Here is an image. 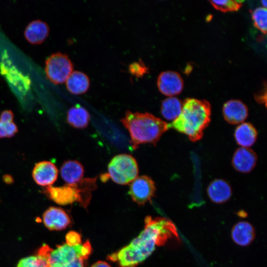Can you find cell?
<instances>
[{
	"instance_id": "d4e9b609",
	"label": "cell",
	"mask_w": 267,
	"mask_h": 267,
	"mask_svg": "<svg viewBox=\"0 0 267 267\" xmlns=\"http://www.w3.org/2000/svg\"><path fill=\"white\" fill-rule=\"evenodd\" d=\"M210 2L215 8L223 12L236 11L241 6L240 1L233 0H210Z\"/></svg>"
},
{
	"instance_id": "6da1fadb",
	"label": "cell",
	"mask_w": 267,
	"mask_h": 267,
	"mask_svg": "<svg viewBox=\"0 0 267 267\" xmlns=\"http://www.w3.org/2000/svg\"><path fill=\"white\" fill-rule=\"evenodd\" d=\"M179 241L174 223L164 218L148 216L145 219L144 229L127 246L110 255L109 260L116 262L119 267H136L155 250L164 245L171 239Z\"/></svg>"
},
{
	"instance_id": "cb8c5ba5",
	"label": "cell",
	"mask_w": 267,
	"mask_h": 267,
	"mask_svg": "<svg viewBox=\"0 0 267 267\" xmlns=\"http://www.w3.org/2000/svg\"><path fill=\"white\" fill-rule=\"evenodd\" d=\"M17 267H49L46 259L38 254L37 256L26 257L21 260Z\"/></svg>"
},
{
	"instance_id": "5bb4252c",
	"label": "cell",
	"mask_w": 267,
	"mask_h": 267,
	"mask_svg": "<svg viewBox=\"0 0 267 267\" xmlns=\"http://www.w3.org/2000/svg\"><path fill=\"white\" fill-rule=\"evenodd\" d=\"M43 218L44 225L50 230H63L71 222L69 216L66 212L57 207L49 208L44 213Z\"/></svg>"
},
{
	"instance_id": "7a4b0ae2",
	"label": "cell",
	"mask_w": 267,
	"mask_h": 267,
	"mask_svg": "<svg viewBox=\"0 0 267 267\" xmlns=\"http://www.w3.org/2000/svg\"><path fill=\"white\" fill-rule=\"evenodd\" d=\"M121 122L130 133L134 149L142 144L155 146L162 134L169 129V124L148 112L128 110Z\"/></svg>"
},
{
	"instance_id": "7402d4cb",
	"label": "cell",
	"mask_w": 267,
	"mask_h": 267,
	"mask_svg": "<svg viewBox=\"0 0 267 267\" xmlns=\"http://www.w3.org/2000/svg\"><path fill=\"white\" fill-rule=\"evenodd\" d=\"M182 107V103L179 99L169 97L162 102L161 113L165 119L173 122L180 115Z\"/></svg>"
},
{
	"instance_id": "83f0119b",
	"label": "cell",
	"mask_w": 267,
	"mask_h": 267,
	"mask_svg": "<svg viewBox=\"0 0 267 267\" xmlns=\"http://www.w3.org/2000/svg\"><path fill=\"white\" fill-rule=\"evenodd\" d=\"M66 241L67 244L70 246L81 244V236L78 233L71 231L66 235Z\"/></svg>"
},
{
	"instance_id": "3957f363",
	"label": "cell",
	"mask_w": 267,
	"mask_h": 267,
	"mask_svg": "<svg viewBox=\"0 0 267 267\" xmlns=\"http://www.w3.org/2000/svg\"><path fill=\"white\" fill-rule=\"evenodd\" d=\"M211 105L205 100L187 98L179 116L169 124V128L186 135L192 141L200 140L211 120Z\"/></svg>"
},
{
	"instance_id": "52a82bcc",
	"label": "cell",
	"mask_w": 267,
	"mask_h": 267,
	"mask_svg": "<svg viewBox=\"0 0 267 267\" xmlns=\"http://www.w3.org/2000/svg\"><path fill=\"white\" fill-rule=\"evenodd\" d=\"M0 73L19 97L23 98L27 95L31 88V79L13 64L6 51L1 57Z\"/></svg>"
},
{
	"instance_id": "1f68e13d",
	"label": "cell",
	"mask_w": 267,
	"mask_h": 267,
	"mask_svg": "<svg viewBox=\"0 0 267 267\" xmlns=\"http://www.w3.org/2000/svg\"><path fill=\"white\" fill-rule=\"evenodd\" d=\"M261 2H262V4L263 7L267 8V0H262L261 1Z\"/></svg>"
},
{
	"instance_id": "44dd1931",
	"label": "cell",
	"mask_w": 267,
	"mask_h": 267,
	"mask_svg": "<svg viewBox=\"0 0 267 267\" xmlns=\"http://www.w3.org/2000/svg\"><path fill=\"white\" fill-rule=\"evenodd\" d=\"M90 115L84 107L76 105L71 107L67 112V121L70 125L76 129H84L89 123Z\"/></svg>"
},
{
	"instance_id": "f546056e",
	"label": "cell",
	"mask_w": 267,
	"mask_h": 267,
	"mask_svg": "<svg viewBox=\"0 0 267 267\" xmlns=\"http://www.w3.org/2000/svg\"><path fill=\"white\" fill-rule=\"evenodd\" d=\"M84 260L83 258H79L65 265L51 267H84Z\"/></svg>"
},
{
	"instance_id": "4316f807",
	"label": "cell",
	"mask_w": 267,
	"mask_h": 267,
	"mask_svg": "<svg viewBox=\"0 0 267 267\" xmlns=\"http://www.w3.org/2000/svg\"><path fill=\"white\" fill-rule=\"evenodd\" d=\"M129 69L130 72L136 77L143 76L148 71V69L141 60L131 64Z\"/></svg>"
},
{
	"instance_id": "2e32d148",
	"label": "cell",
	"mask_w": 267,
	"mask_h": 267,
	"mask_svg": "<svg viewBox=\"0 0 267 267\" xmlns=\"http://www.w3.org/2000/svg\"><path fill=\"white\" fill-rule=\"evenodd\" d=\"M207 194L212 202L217 204H222L230 198L232 190L230 185L226 181L222 179H216L209 185Z\"/></svg>"
},
{
	"instance_id": "5b68a950",
	"label": "cell",
	"mask_w": 267,
	"mask_h": 267,
	"mask_svg": "<svg viewBox=\"0 0 267 267\" xmlns=\"http://www.w3.org/2000/svg\"><path fill=\"white\" fill-rule=\"evenodd\" d=\"M91 245L89 241L83 244L70 246L67 244L58 246L55 250L47 245L43 246L38 254L45 257L49 267L63 266L69 264L77 259L86 260L91 253Z\"/></svg>"
},
{
	"instance_id": "ffe728a7",
	"label": "cell",
	"mask_w": 267,
	"mask_h": 267,
	"mask_svg": "<svg viewBox=\"0 0 267 267\" xmlns=\"http://www.w3.org/2000/svg\"><path fill=\"white\" fill-rule=\"evenodd\" d=\"M258 133L252 124L243 123L237 127L234 132L235 139L242 147L251 146L256 141Z\"/></svg>"
},
{
	"instance_id": "9c48e42d",
	"label": "cell",
	"mask_w": 267,
	"mask_h": 267,
	"mask_svg": "<svg viewBox=\"0 0 267 267\" xmlns=\"http://www.w3.org/2000/svg\"><path fill=\"white\" fill-rule=\"evenodd\" d=\"M156 190L154 180L150 177L143 175L137 177L131 182L129 194L134 202L138 205H143L151 201Z\"/></svg>"
},
{
	"instance_id": "f1b7e54d",
	"label": "cell",
	"mask_w": 267,
	"mask_h": 267,
	"mask_svg": "<svg viewBox=\"0 0 267 267\" xmlns=\"http://www.w3.org/2000/svg\"><path fill=\"white\" fill-rule=\"evenodd\" d=\"M14 119V114L11 110H4L0 115V121L12 122Z\"/></svg>"
},
{
	"instance_id": "9a60e30c",
	"label": "cell",
	"mask_w": 267,
	"mask_h": 267,
	"mask_svg": "<svg viewBox=\"0 0 267 267\" xmlns=\"http://www.w3.org/2000/svg\"><path fill=\"white\" fill-rule=\"evenodd\" d=\"M231 235L232 240L237 245L247 246L254 240L255 237V230L250 222L241 221L233 226Z\"/></svg>"
},
{
	"instance_id": "4dcf8cb0",
	"label": "cell",
	"mask_w": 267,
	"mask_h": 267,
	"mask_svg": "<svg viewBox=\"0 0 267 267\" xmlns=\"http://www.w3.org/2000/svg\"><path fill=\"white\" fill-rule=\"evenodd\" d=\"M91 267H111L106 262L103 261H98L92 265Z\"/></svg>"
},
{
	"instance_id": "e0dca14e",
	"label": "cell",
	"mask_w": 267,
	"mask_h": 267,
	"mask_svg": "<svg viewBox=\"0 0 267 267\" xmlns=\"http://www.w3.org/2000/svg\"><path fill=\"white\" fill-rule=\"evenodd\" d=\"M49 29L47 24L39 20L30 22L24 31L26 40L31 44L43 43L48 35Z\"/></svg>"
},
{
	"instance_id": "8992f818",
	"label": "cell",
	"mask_w": 267,
	"mask_h": 267,
	"mask_svg": "<svg viewBox=\"0 0 267 267\" xmlns=\"http://www.w3.org/2000/svg\"><path fill=\"white\" fill-rule=\"evenodd\" d=\"M109 177L115 183L125 185L131 182L138 174L135 159L128 154L115 156L108 165Z\"/></svg>"
},
{
	"instance_id": "d6986e66",
	"label": "cell",
	"mask_w": 267,
	"mask_h": 267,
	"mask_svg": "<svg viewBox=\"0 0 267 267\" xmlns=\"http://www.w3.org/2000/svg\"><path fill=\"white\" fill-rule=\"evenodd\" d=\"M89 84V79L88 76L79 71H72L66 80L67 89L74 94H80L87 92Z\"/></svg>"
},
{
	"instance_id": "4fadbf2b",
	"label": "cell",
	"mask_w": 267,
	"mask_h": 267,
	"mask_svg": "<svg viewBox=\"0 0 267 267\" xmlns=\"http://www.w3.org/2000/svg\"><path fill=\"white\" fill-rule=\"evenodd\" d=\"M257 156L252 149L240 147L235 151L232 159V165L237 171L247 173L255 167Z\"/></svg>"
},
{
	"instance_id": "ba28073f",
	"label": "cell",
	"mask_w": 267,
	"mask_h": 267,
	"mask_svg": "<svg viewBox=\"0 0 267 267\" xmlns=\"http://www.w3.org/2000/svg\"><path fill=\"white\" fill-rule=\"evenodd\" d=\"M73 64L68 56L57 52L46 60L45 72L46 77L54 84H62L73 71Z\"/></svg>"
},
{
	"instance_id": "30bf717a",
	"label": "cell",
	"mask_w": 267,
	"mask_h": 267,
	"mask_svg": "<svg viewBox=\"0 0 267 267\" xmlns=\"http://www.w3.org/2000/svg\"><path fill=\"white\" fill-rule=\"evenodd\" d=\"M157 86L162 94L173 97L181 92L183 88V82L178 73L167 71L162 72L159 75Z\"/></svg>"
},
{
	"instance_id": "603a6c76",
	"label": "cell",
	"mask_w": 267,
	"mask_h": 267,
	"mask_svg": "<svg viewBox=\"0 0 267 267\" xmlns=\"http://www.w3.org/2000/svg\"><path fill=\"white\" fill-rule=\"evenodd\" d=\"M252 17L255 27L264 34H266L267 27V8L260 7L252 12Z\"/></svg>"
},
{
	"instance_id": "8fae6325",
	"label": "cell",
	"mask_w": 267,
	"mask_h": 267,
	"mask_svg": "<svg viewBox=\"0 0 267 267\" xmlns=\"http://www.w3.org/2000/svg\"><path fill=\"white\" fill-rule=\"evenodd\" d=\"M58 174L56 166L48 161L37 163L32 171V177L35 182L45 187L50 186L55 182Z\"/></svg>"
},
{
	"instance_id": "484cf974",
	"label": "cell",
	"mask_w": 267,
	"mask_h": 267,
	"mask_svg": "<svg viewBox=\"0 0 267 267\" xmlns=\"http://www.w3.org/2000/svg\"><path fill=\"white\" fill-rule=\"evenodd\" d=\"M17 132V127L13 122H4L0 121V138L11 137Z\"/></svg>"
},
{
	"instance_id": "277c9868",
	"label": "cell",
	"mask_w": 267,
	"mask_h": 267,
	"mask_svg": "<svg viewBox=\"0 0 267 267\" xmlns=\"http://www.w3.org/2000/svg\"><path fill=\"white\" fill-rule=\"evenodd\" d=\"M96 178L82 179L74 184L46 186L44 192L50 199L59 205H66L77 202L86 208L90 202L91 192L97 187Z\"/></svg>"
},
{
	"instance_id": "7c38bea8",
	"label": "cell",
	"mask_w": 267,
	"mask_h": 267,
	"mask_svg": "<svg viewBox=\"0 0 267 267\" xmlns=\"http://www.w3.org/2000/svg\"><path fill=\"white\" fill-rule=\"evenodd\" d=\"M222 113L227 123L235 125L246 120L248 115V110L246 105L240 100L232 99L224 104Z\"/></svg>"
},
{
	"instance_id": "ac0fdd59",
	"label": "cell",
	"mask_w": 267,
	"mask_h": 267,
	"mask_svg": "<svg viewBox=\"0 0 267 267\" xmlns=\"http://www.w3.org/2000/svg\"><path fill=\"white\" fill-rule=\"evenodd\" d=\"M62 179L68 184H74L82 179L84 169L82 164L77 160H67L60 168Z\"/></svg>"
}]
</instances>
